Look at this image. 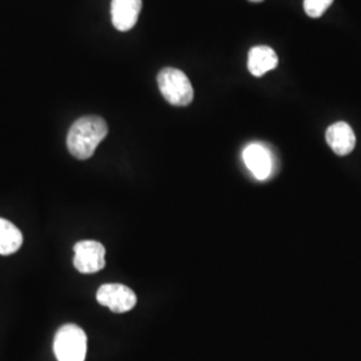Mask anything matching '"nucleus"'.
<instances>
[{"mask_svg": "<svg viewBox=\"0 0 361 361\" xmlns=\"http://www.w3.org/2000/svg\"><path fill=\"white\" fill-rule=\"evenodd\" d=\"M23 244L22 232L7 219H0V255H13Z\"/></svg>", "mask_w": 361, "mask_h": 361, "instance_id": "10", "label": "nucleus"}, {"mask_svg": "<svg viewBox=\"0 0 361 361\" xmlns=\"http://www.w3.org/2000/svg\"><path fill=\"white\" fill-rule=\"evenodd\" d=\"M54 353L58 361H85L87 353V336L75 324L59 328L54 340Z\"/></svg>", "mask_w": 361, "mask_h": 361, "instance_id": "2", "label": "nucleus"}, {"mask_svg": "<svg viewBox=\"0 0 361 361\" xmlns=\"http://www.w3.org/2000/svg\"><path fill=\"white\" fill-rule=\"evenodd\" d=\"M252 1H262V0H252Z\"/></svg>", "mask_w": 361, "mask_h": 361, "instance_id": "12", "label": "nucleus"}, {"mask_svg": "<svg viewBox=\"0 0 361 361\" xmlns=\"http://www.w3.org/2000/svg\"><path fill=\"white\" fill-rule=\"evenodd\" d=\"M158 87L162 97L173 106H188L192 104L194 90L189 78L178 68L166 67L159 71Z\"/></svg>", "mask_w": 361, "mask_h": 361, "instance_id": "3", "label": "nucleus"}, {"mask_svg": "<svg viewBox=\"0 0 361 361\" xmlns=\"http://www.w3.org/2000/svg\"><path fill=\"white\" fill-rule=\"evenodd\" d=\"M326 143L337 155H348L356 146V135L345 122H337L329 126L325 134Z\"/></svg>", "mask_w": 361, "mask_h": 361, "instance_id": "8", "label": "nucleus"}, {"mask_svg": "<svg viewBox=\"0 0 361 361\" xmlns=\"http://www.w3.org/2000/svg\"><path fill=\"white\" fill-rule=\"evenodd\" d=\"M279 66V58L269 46H256L247 55V68L252 75L262 77Z\"/></svg>", "mask_w": 361, "mask_h": 361, "instance_id": "9", "label": "nucleus"}, {"mask_svg": "<svg viewBox=\"0 0 361 361\" xmlns=\"http://www.w3.org/2000/svg\"><path fill=\"white\" fill-rule=\"evenodd\" d=\"M97 300L114 313H125L137 304V296L129 286L122 284H104L97 292Z\"/></svg>", "mask_w": 361, "mask_h": 361, "instance_id": "5", "label": "nucleus"}, {"mask_svg": "<svg viewBox=\"0 0 361 361\" xmlns=\"http://www.w3.org/2000/svg\"><path fill=\"white\" fill-rule=\"evenodd\" d=\"M74 267L80 273L90 274L102 271L106 265V249L98 241H79L74 246Z\"/></svg>", "mask_w": 361, "mask_h": 361, "instance_id": "4", "label": "nucleus"}, {"mask_svg": "<svg viewBox=\"0 0 361 361\" xmlns=\"http://www.w3.org/2000/svg\"><path fill=\"white\" fill-rule=\"evenodd\" d=\"M243 158L246 168L258 180H268L273 171L274 159L271 152L262 143H250L247 145L243 153Z\"/></svg>", "mask_w": 361, "mask_h": 361, "instance_id": "6", "label": "nucleus"}, {"mask_svg": "<svg viewBox=\"0 0 361 361\" xmlns=\"http://www.w3.org/2000/svg\"><path fill=\"white\" fill-rule=\"evenodd\" d=\"M334 0H304V10L310 18H320Z\"/></svg>", "mask_w": 361, "mask_h": 361, "instance_id": "11", "label": "nucleus"}, {"mask_svg": "<svg viewBox=\"0 0 361 361\" xmlns=\"http://www.w3.org/2000/svg\"><path fill=\"white\" fill-rule=\"evenodd\" d=\"M109 133V126L104 118L87 116L79 118L73 123L67 134V147L70 154L77 159H89L95 153L98 145Z\"/></svg>", "mask_w": 361, "mask_h": 361, "instance_id": "1", "label": "nucleus"}, {"mask_svg": "<svg viewBox=\"0 0 361 361\" xmlns=\"http://www.w3.org/2000/svg\"><path fill=\"white\" fill-rule=\"evenodd\" d=\"M142 10V0H113L111 20L118 31H129L135 26Z\"/></svg>", "mask_w": 361, "mask_h": 361, "instance_id": "7", "label": "nucleus"}]
</instances>
